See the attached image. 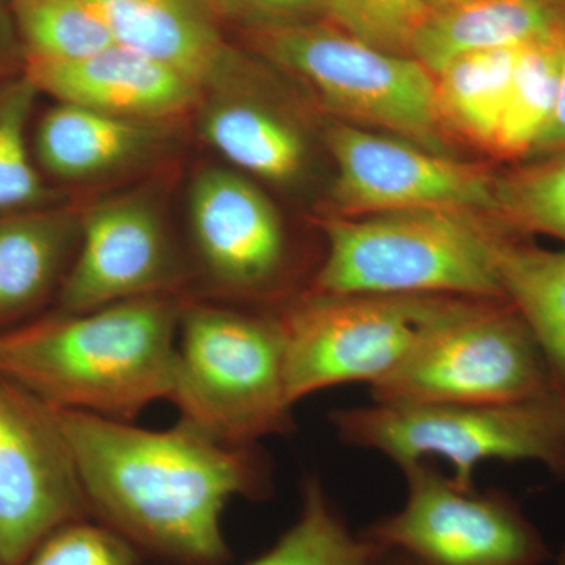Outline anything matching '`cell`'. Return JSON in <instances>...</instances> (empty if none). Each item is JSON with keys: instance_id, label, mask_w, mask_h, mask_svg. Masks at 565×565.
<instances>
[{"instance_id": "obj_23", "label": "cell", "mask_w": 565, "mask_h": 565, "mask_svg": "<svg viewBox=\"0 0 565 565\" xmlns=\"http://www.w3.org/2000/svg\"><path fill=\"white\" fill-rule=\"evenodd\" d=\"M565 35L522 46L492 152L526 159L555 109Z\"/></svg>"}, {"instance_id": "obj_25", "label": "cell", "mask_w": 565, "mask_h": 565, "mask_svg": "<svg viewBox=\"0 0 565 565\" xmlns=\"http://www.w3.org/2000/svg\"><path fill=\"white\" fill-rule=\"evenodd\" d=\"M493 218L509 233L546 234L565 243V151L494 174Z\"/></svg>"}, {"instance_id": "obj_33", "label": "cell", "mask_w": 565, "mask_h": 565, "mask_svg": "<svg viewBox=\"0 0 565 565\" xmlns=\"http://www.w3.org/2000/svg\"><path fill=\"white\" fill-rule=\"evenodd\" d=\"M7 52H9V35H7L6 28L0 21V66L6 62Z\"/></svg>"}, {"instance_id": "obj_32", "label": "cell", "mask_w": 565, "mask_h": 565, "mask_svg": "<svg viewBox=\"0 0 565 565\" xmlns=\"http://www.w3.org/2000/svg\"><path fill=\"white\" fill-rule=\"evenodd\" d=\"M471 2V0H424L430 11L449 9V7L460 6V3Z\"/></svg>"}, {"instance_id": "obj_10", "label": "cell", "mask_w": 565, "mask_h": 565, "mask_svg": "<svg viewBox=\"0 0 565 565\" xmlns=\"http://www.w3.org/2000/svg\"><path fill=\"white\" fill-rule=\"evenodd\" d=\"M92 519L54 411L0 377V565H24L58 527Z\"/></svg>"}, {"instance_id": "obj_3", "label": "cell", "mask_w": 565, "mask_h": 565, "mask_svg": "<svg viewBox=\"0 0 565 565\" xmlns=\"http://www.w3.org/2000/svg\"><path fill=\"white\" fill-rule=\"evenodd\" d=\"M319 226L326 253L313 291L505 299L497 250L511 233L490 215L411 210L326 218Z\"/></svg>"}, {"instance_id": "obj_29", "label": "cell", "mask_w": 565, "mask_h": 565, "mask_svg": "<svg viewBox=\"0 0 565 565\" xmlns=\"http://www.w3.org/2000/svg\"><path fill=\"white\" fill-rule=\"evenodd\" d=\"M221 18L250 31L315 21L326 14L327 0H212Z\"/></svg>"}, {"instance_id": "obj_16", "label": "cell", "mask_w": 565, "mask_h": 565, "mask_svg": "<svg viewBox=\"0 0 565 565\" xmlns=\"http://www.w3.org/2000/svg\"><path fill=\"white\" fill-rule=\"evenodd\" d=\"M565 35V0H471L430 11L411 57L430 73L473 52L520 47Z\"/></svg>"}, {"instance_id": "obj_7", "label": "cell", "mask_w": 565, "mask_h": 565, "mask_svg": "<svg viewBox=\"0 0 565 565\" xmlns=\"http://www.w3.org/2000/svg\"><path fill=\"white\" fill-rule=\"evenodd\" d=\"M468 297L327 294L311 289L277 313L292 405L343 384L374 385Z\"/></svg>"}, {"instance_id": "obj_19", "label": "cell", "mask_w": 565, "mask_h": 565, "mask_svg": "<svg viewBox=\"0 0 565 565\" xmlns=\"http://www.w3.org/2000/svg\"><path fill=\"white\" fill-rule=\"evenodd\" d=\"M81 228L68 214L35 210L0 217V326L46 299Z\"/></svg>"}, {"instance_id": "obj_13", "label": "cell", "mask_w": 565, "mask_h": 565, "mask_svg": "<svg viewBox=\"0 0 565 565\" xmlns=\"http://www.w3.org/2000/svg\"><path fill=\"white\" fill-rule=\"evenodd\" d=\"M193 244L207 280L232 296H266L285 277L289 245L270 200L232 170H203L189 193Z\"/></svg>"}, {"instance_id": "obj_11", "label": "cell", "mask_w": 565, "mask_h": 565, "mask_svg": "<svg viewBox=\"0 0 565 565\" xmlns=\"http://www.w3.org/2000/svg\"><path fill=\"white\" fill-rule=\"evenodd\" d=\"M337 166L332 189L340 217L411 210H465L493 218L494 174L397 136L334 121L326 131Z\"/></svg>"}, {"instance_id": "obj_5", "label": "cell", "mask_w": 565, "mask_h": 565, "mask_svg": "<svg viewBox=\"0 0 565 565\" xmlns=\"http://www.w3.org/2000/svg\"><path fill=\"white\" fill-rule=\"evenodd\" d=\"M338 438L388 457L399 468L434 457L452 479L475 487L487 460L534 462L565 479V397L504 404H384L338 408L329 416Z\"/></svg>"}, {"instance_id": "obj_24", "label": "cell", "mask_w": 565, "mask_h": 565, "mask_svg": "<svg viewBox=\"0 0 565 565\" xmlns=\"http://www.w3.org/2000/svg\"><path fill=\"white\" fill-rule=\"evenodd\" d=\"M25 61L66 63L117 44L90 0H13Z\"/></svg>"}, {"instance_id": "obj_27", "label": "cell", "mask_w": 565, "mask_h": 565, "mask_svg": "<svg viewBox=\"0 0 565 565\" xmlns=\"http://www.w3.org/2000/svg\"><path fill=\"white\" fill-rule=\"evenodd\" d=\"M429 14L424 0H327L323 18L371 46L411 57L412 41Z\"/></svg>"}, {"instance_id": "obj_30", "label": "cell", "mask_w": 565, "mask_h": 565, "mask_svg": "<svg viewBox=\"0 0 565 565\" xmlns=\"http://www.w3.org/2000/svg\"><path fill=\"white\" fill-rule=\"evenodd\" d=\"M565 151V40L561 55L559 88H557L555 109L552 117L535 140L527 159L541 158L553 152Z\"/></svg>"}, {"instance_id": "obj_26", "label": "cell", "mask_w": 565, "mask_h": 565, "mask_svg": "<svg viewBox=\"0 0 565 565\" xmlns=\"http://www.w3.org/2000/svg\"><path fill=\"white\" fill-rule=\"evenodd\" d=\"M36 93L25 74L0 87V217L43 210L51 202L29 151L28 128Z\"/></svg>"}, {"instance_id": "obj_22", "label": "cell", "mask_w": 565, "mask_h": 565, "mask_svg": "<svg viewBox=\"0 0 565 565\" xmlns=\"http://www.w3.org/2000/svg\"><path fill=\"white\" fill-rule=\"evenodd\" d=\"M386 550L353 533L318 476L302 484L296 522L263 555L245 565H381Z\"/></svg>"}, {"instance_id": "obj_20", "label": "cell", "mask_w": 565, "mask_h": 565, "mask_svg": "<svg viewBox=\"0 0 565 565\" xmlns=\"http://www.w3.org/2000/svg\"><path fill=\"white\" fill-rule=\"evenodd\" d=\"M501 289L544 353L553 385L565 397V250L503 237L497 250Z\"/></svg>"}, {"instance_id": "obj_28", "label": "cell", "mask_w": 565, "mask_h": 565, "mask_svg": "<svg viewBox=\"0 0 565 565\" xmlns=\"http://www.w3.org/2000/svg\"><path fill=\"white\" fill-rule=\"evenodd\" d=\"M24 565H145V555L110 527L87 519L58 527Z\"/></svg>"}, {"instance_id": "obj_17", "label": "cell", "mask_w": 565, "mask_h": 565, "mask_svg": "<svg viewBox=\"0 0 565 565\" xmlns=\"http://www.w3.org/2000/svg\"><path fill=\"white\" fill-rule=\"evenodd\" d=\"M162 125L61 103L41 117L35 132L36 159L61 180L106 177L159 150L167 137Z\"/></svg>"}, {"instance_id": "obj_12", "label": "cell", "mask_w": 565, "mask_h": 565, "mask_svg": "<svg viewBox=\"0 0 565 565\" xmlns=\"http://www.w3.org/2000/svg\"><path fill=\"white\" fill-rule=\"evenodd\" d=\"M79 228L76 258L58 289V313L172 294L180 281L181 267L161 215L148 200L122 196L96 204Z\"/></svg>"}, {"instance_id": "obj_15", "label": "cell", "mask_w": 565, "mask_h": 565, "mask_svg": "<svg viewBox=\"0 0 565 565\" xmlns=\"http://www.w3.org/2000/svg\"><path fill=\"white\" fill-rule=\"evenodd\" d=\"M120 46L181 71L202 90L232 81L244 63L226 44L212 0H90Z\"/></svg>"}, {"instance_id": "obj_8", "label": "cell", "mask_w": 565, "mask_h": 565, "mask_svg": "<svg viewBox=\"0 0 565 565\" xmlns=\"http://www.w3.org/2000/svg\"><path fill=\"white\" fill-rule=\"evenodd\" d=\"M373 403L504 404L559 394L525 319L505 299H467L392 373Z\"/></svg>"}, {"instance_id": "obj_21", "label": "cell", "mask_w": 565, "mask_h": 565, "mask_svg": "<svg viewBox=\"0 0 565 565\" xmlns=\"http://www.w3.org/2000/svg\"><path fill=\"white\" fill-rule=\"evenodd\" d=\"M520 50L473 52L435 74L438 111L449 136L492 152Z\"/></svg>"}, {"instance_id": "obj_4", "label": "cell", "mask_w": 565, "mask_h": 565, "mask_svg": "<svg viewBox=\"0 0 565 565\" xmlns=\"http://www.w3.org/2000/svg\"><path fill=\"white\" fill-rule=\"evenodd\" d=\"M170 403L232 446L296 429L286 388L285 334L277 315L184 303Z\"/></svg>"}, {"instance_id": "obj_2", "label": "cell", "mask_w": 565, "mask_h": 565, "mask_svg": "<svg viewBox=\"0 0 565 565\" xmlns=\"http://www.w3.org/2000/svg\"><path fill=\"white\" fill-rule=\"evenodd\" d=\"M184 303L139 297L0 334V377L41 403L132 423L170 399Z\"/></svg>"}, {"instance_id": "obj_6", "label": "cell", "mask_w": 565, "mask_h": 565, "mask_svg": "<svg viewBox=\"0 0 565 565\" xmlns=\"http://www.w3.org/2000/svg\"><path fill=\"white\" fill-rule=\"evenodd\" d=\"M258 50L296 74L345 122L375 126L438 154L452 156L435 76L408 55L379 50L322 22L252 31Z\"/></svg>"}, {"instance_id": "obj_18", "label": "cell", "mask_w": 565, "mask_h": 565, "mask_svg": "<svg viewBox=\"0 0 565 565\" xmlns=\"http://www.w3.org/2000/svg\"><path fill=\"white\" fill-rule=\"evenodd\" d=\"M234 79L210 88L200 115L203 139L245 173L277 184L296 181L308 156L302 132L280 111L234 90Z\"/></svg>"}, {"instance_id": "obj_1", "label": "cell", "mask_w": 565, "mask_h": 565, "mask_svg": "<svg viewBox=\"0 0 565 565\" xmlns=\"http://www.w3.org/2000/svg\"><path fill=\"white\" fill-rule=\"evenodd\" d=\"M52 411L93 520L163 563H230L222 527L226 504L270 492L269 463L255 446L222 444L184 418L170 429L148 430L85 412Z\"/></svg>"}, {"instance_id": "obj_14", "label": "cell", "mask_w": 565, "mask_h": 565, "mask_svg": "<svg viewBox=\"0 0 565 565\" xmlns=\"http://www.w3.org/2000/svg\"><path fill=\"white\" fill-rule=\"evenodd\" d=\"M25 76L61 103L134 120L166 122L203 96L181 71L120 44L76 62L28 61Z\"/></svg>"}, {"instance_id": "obj_9", "label": "cell", "mask_w": 565, "mask_h": 565, "mask_svg": "<svg viewBox=\"0 0 565 565\" xmlns=\"http://www.w3.org/2000/svg\"><path fill=\"white\" fill-rule=\"evenodd\" d=\"M407 500L362 531L414 565H548L555 553L504 490L457 484L430 463L401 468Z\"/></svg>"}, {"instance_id": "obj_31", "label": "cell", "mask_w": 565, "mask_h": 565, "mask_svg": "<svg viewBox=\"0 0 565 565\" xmlns=\"http://www.w3.org/2000/svg\"><path fill=\"white\" fill-rule=\"evenodd\" d=\"M381 565H414L407 557L397 555V553L386 552ZM550 565H565V544L561 546L559 552L555 553Z\"/></svg>"}]
</instances>
